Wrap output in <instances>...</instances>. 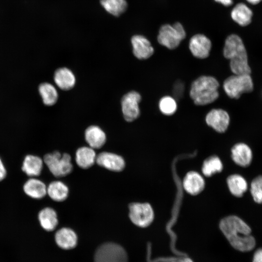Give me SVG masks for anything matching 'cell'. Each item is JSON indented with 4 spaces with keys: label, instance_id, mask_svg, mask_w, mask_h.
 Segmentation results:
<instances>
[{
    "label": "cell",
    "instance_id": "8",
    "mask_svg": "<svg viewBox=\"0 0 262 262\" xmlns=\"http://www.w3.org/2000/svg\"><path fill=\"white\" fill-rule=\"evenodd\" d=\"M129 217L136 226L146 228L154 219V212L148 203H132L129 205Z\"/></svg>",
    "mask_w": 262,
    "mask_h": 262
},
{
    "label": "cell",
    "instance_id": "24",
    "mask_svg": "<svg viewBox=\"0 0 262 262\" xmlns=\"http://www.w3.org/2000/svg\"><path fill=\"white\" fill-rule=\"evenodd\" d=\"M38 217L40 225L47 231L54 230L58 223L56 212L50 207L41 210L38 213Z\"/></svg>",
    "mask_w": 262,
    "mask_h": 262
},
{
    "label": "cell",
    "instance_id": "17",
    "mask_svg": "<svg viewBox=\"0 0 262 262\" xmlns=\"http://www.w3.org/2000/svg\"><path fill=\"white\" fill-rule=\"evenodd\" d=\"M183 186L188 193L192 195H196L201 193L204 189L205 181L197 172L190 171L184 178Z\"/></svg>",
    "mask_w": 262,
    "mask_h": 262
},
{
    "label": "cell",
    "instance_id": "33",
    "mask_svg": "<svg viewBox=\"0 0 262 262\" xmlns=\"http://www.w3.org/2000/svg\"><path fill=\"white\" fill-rule=\"evenodd\" d=\"M170 262H194L188 255L178 256H176L175 258Z\"/></svg>",
    "mask_w": 262,
    "mask_h": 262
},
{
    "label": "cell",
    "instance_id": "28",
    "mask_svg": "<svg viewBox=\"0 0 262 262\" xmlns=\"http://www.w3.org/2000/svg\"><path fill=\"white\" fill-rule=\"evenodd\" d=\"M223 167L222 162L218 157L212 156L203 162L202 171L205 176L210 177L215 173L221 172Z\"/></svg>",
    "mask_w": 262,
    "mask_h": 262
},
{
    "label": "cell",
    "instance_id": "36",
    "mask_svg": "<svg viewBox=\"0 0 262 262\" xmlns=\"http://www.w3.org/2000/svg\"><path fill=\"white\" fill-rule=\"evenodd\" d=\"M214 0L226 6H228L231 5L233 2V0Z\"/></svg>",
    "mask_w": 262,
    "mask_h": 262
},
{
    "label": "cell",
    "instance_id": "11",
    "mask_svg": "<svg viewBox=\"0 0 262 262\" xmlns=\"http://www.w3.org/2000/svg\"><path fill=\"white\" fill-rule=\"evenodd\" d=\"M189 48L194 57L198 59H205L210 54L212 43L210 39L205 35L197 34L191 38Z\"/></svg>",
    "mask_w": 262,
    "mask_h": 262
},
{
    "label": "cell",
    "instance_id": "9",
    "mask_svg": "<svg viewBox=\"0 0 262 262\" xmlns=\"http://www.w3.org/2000/svg\"><path fill=\"white\" fill-rule=\"evenodd\" d=\"M142 97L136 91H131L123 96L121 99V111L124 119L131 122L140 115L139 103Z\"/></svg>",
    "mask_w": 262,
    "mask_h": 262
},
{
    "label": "cell",
    "instance_id": "35",
    "mask_svg": "<svg viewBox=\"0 0 262 262\" xmlns=\"http://www.w3.org/2000/svg\"><path fill=\"white\" fill-rule=\"evenodd\" d=\"M6 175V170L1 159L0 158V181L3 180Z\"/></svg>",
    "mask_w": 262,
    "mask_h": 262
},
{
    "label": "cell",
    "instance_id": "23",
    "mask_svg": "<svg viewBox=\"0 0 262 262\" xmlns=\"http://www.w3.org/2000/svg\"><path fill=\"white\" fill-rule=\"evenodd\" d=\"M252 15L251 10L243 3L237 4L231 12L232 19L242 26H246L251 22Z\"/></svg>",
    "mask_w": 262,
    "mask_h": 262
},
{
    "label": "cell",
    "instance_id": "1",
    "mask_svg": "<svg viewBox=\"0 0 262 262\" xmlns=\"http://www.w3.org/2000/svg\"><path fill=\"white\" fill-rule=\"evenodd\" d=\"M219 227L230 245L236 250L248 252L255 246L256 241L251 234V228L240 217L234 215L226 216L221 219Z\"/></svg>",
    "mask_w": 262,
    "mask_h": 262
},
{
    "label": "cell",
    "instance_id": "31",
    "mask_svg": "<svg viewBox=\"0 0 262 262\" xmlns=\"http://www.w3.org/2000/svg\"><path fill=\"white\" fill-rule=\"evenodd\" d=\"M152 246L151 243H148L147 247L146 260L147 262H170L173 260L176 256L167 257H159L152 259Z\"/></svg>",
    "mask_w": 262,
    "mask_h": 262
},
{
    "label": "cell",
    "instance_id": "16",
    "mask_svg": "<svg viewBox=\"0 0 262 262\" xmlns=\"http://www.w3.org/2000/svg\"><path fill=\"white\" fill-rule=\"evenodd\" d=\"M84 137L89 146L93 149L101 148L106 141L105 132L97 125L88 127L85 131Z\"/></svg>",
    "mask_w": 262,
    "mask_h": 262
},
{
    "label": "cell",
    "instance_id": "29",
    "mask_svg": "<svg viewBox=\"0 0 262 262\" xmlns=\"http://www.w3.org/2000/svg\"><path fill=\"white\" fill-rule=\"evenodd\" d=\"M159 108L163 114L170 116L176 112L177 109V103L174 98L166 96L160 99Z\"/></svg>",
    "mask_w": 262,
    "mask_h": 262
},
{
    "label": "cell",
    "instance_id": "2",
    "mask_svg": "<svg viewBox=\"0 0 262 262\" xmlns=\"http://www.w3.org/2000/svg\"><path fill=\"white\" fill-rule=\"evenodd\" d=\"M223 55L229 60V66L233 74H250L246 49L242 39L232 34L227 37L223 48Z\"/></svg>",
    "mask_w": 262,
    "mask_h": 262
},
{
    "label": "cell",
    "instance_id": "32",
    "mask_svg": "<svg viewBox=\"0 0 262 262\" xmlns=\"http://www.w3.org/2000/svg\"><path fill=\"white\" fill-rule=\"evenodd\" d=\"M184 91V84L183 82L180 81H177L173 86V93L174 98L180 99L183 95Z\"/></svg>",
    "mask_w": 262,
    "mask_h": 262
},
{
    "label": "cell",
    "instance_id": "4",
    "mask_svg": "<svg viewBox=\"0 0 262 262\" xmlns=\"http://www.w3.org/2000/svg\"><path fill=\"white\" fill-rule=\"evenodd\" d=\"M223 87L229 98L238 99L243 94L251 92L254 83L250 74H233L224 81Z\"/></svg>",
    "mask_w": 262,
    "mask_h": 262
},
{
    "label": "cell",
    "instance_id": "7",
    "mask_svg": "<svg viewBox=\"0 0 262 262\" xmlns=\"http://www.w3.org/2000/svg\"><path fill=\"white\" fill-rule=\"evenodd\" d=\"M94 262H128V257L125 250L120 245L106 243L96 250Z\"/></svg>",
    "mask_w": 262,
    "mask_h": 262
},
{
    "label": "cell",
    "instance_id": "25",
    "mask_svg": "<svg viewBox=\"0 0 262 262\" xmlns=\"http://www.w3.org/2000/svg\"><path fill=\"white\" fill-rule=\"evenodd\" d=\"M38 91L43 103L51 106L57 102L59 95L55 86L49 82H43L39 86Z\"/></svg>",
    "mask_w": 262,
    "mask_h": 262
},
{
    "label": "cell",
    "instance_id": "30",
    "mask_svg": "<svg viewBox=\"0 0 262 262\" xmlns=\"http://www.w3.org/2000/svg\"><path fill=\"white\" fill-rule=\"evenodd\" d=\"M250 192L255 202L262 204V175H259L252 180Z\"/></svg>",
    "mask_w": 262,
    "mask_h": 262
},
{
    "label": "cell",
    "instance_id": "18",
    "mask_svg": "<svg viewBox=\"0 0 262 262\" xmlns=\"http://www.w3.org/2000/svg\"><path fill=\"white\" fill-rule=\"evenodd\" d=\"M55 240L57 245L61 248L70 249L76 246L78 238L72 229L67 228H63L56 232Z\"/></svg>",
    "mask_w": 262,
    "mask_h": 262
},
{
    "label": "cell",
    "instance_id": "6",
    "mask_svg": "<svg viewBox=\"0 0 262 262\" xmlns=\"http://www.w3.org/2000/svg\"><path fill=\"white\" fill-rule=\"evenodd\" d=\"M70 155H62L59 151L48 153L44 157L43 161L50 172L56 177H62L70 173L73 170Z\"/></svg>",
    "mask_w": 262,
    "mask_h": 262
},
{
    "label": "cell",
    "instance_id": "27",
    "mask_svg": "<svg viewBox=\"0 0 262 262\" xmlns=\"http://www.w3.org/2000/svg\"><path fill=\"white\" fill-rule=\"evenodd\" d=\"M100 2L106 11L116 16L124 13L128 6L125 0H100Z\"/></svg>",
    "mask_w": 262,
    "mask_h": 262
},
{
    "label": "cell",
    "instance_id": "15",
    "mask_svg": "<svg viewBox=\"0 0 262 262\" xmlns=\"http://www.w3.org/2000/svg\"><path fill=\"white\" fill-rule=\"evenodd\" d=\"M53 79L57 87L64 91L72 89L76 82L74 73L71 69L66 67L57 69L54 72Z\"/></svg>",
    "mask_w": 262,
    "mask_h": 262
},
{
    "label": "cell",
    "instance_id": "34",
    "mask_svg": "<svg viewBox=\"0 0 262 262\" xmlns=\"http://www.w3.org/2000/svg\"><path fill=\"white\" fill-rule=\"evenodd\" d=\"M253 262H262V248H259L255 252Z\"/></svg>",
    "mask_w": 262,
    "mask_h": 262
},
{
    "label": "cell",
    "instance_id": "20",
    "mask_svg": "<svg viewBox=\"0 0 262 262\" xmlns=\"http://www.w3.org/2000/svg\"><path fill=\"white\" fill-rule=\"evenodd\" d=\"M47 188L43 181L35 178L29 179L23 185L25 193L35 199H40L44 197L47 194Z\"/></svg>",
    "mask_w": 262,
    "mask_h": 262
},
{
    "label": "cell",
    "instance_id": "10",
    "mask_svg": "<svg viewBox=\"0 0 262 262\" xmlns=\"http://www.w3.org/2000/svg\"><path fill=\"white\" fill-rule=\"evenodd\" d=\"M206 124L216 131L225 132L229 125L230 116L228 113L222 109H213L206 115Z\"/></svg>",
    "mask_w": 262,
    "mask_h": 262
},
{
    "label": "cell",
    "instance_id": "5",
    "mask_svg": "<svg viewBox=\"0 0 262 262\" xmlns=\"http://www.w3.org/2000/svg\"><path fill=\"white\" fill-rule=\"evenodd\" d=\"M186 36L185 31L179 22L163 25L160 29L157 37L158 42L170 49L177 48Z\"/></svg>",
    "mask_w": 262,
    "mask_h": 262
},
{
    "label": "cell",
    "instance_id": "26",
    "mask_svg": "<svg viewBox=\"0 0 262 262\" xmlns=\"http://www.w3.org/2000/svg\"><path fill=\"white\" fill-rule=\"evenodd\" d=\"M47 194L53 200L61 202L65 200L68 194V188L63 182L54 181L47 188Z\"/></svg>",
    "mask_w": 262,
    "mask_h": 262
},
{
    "label": "cell",
    "instance_id": "13",
    "mask_svg": "<svg viewBox=\"0 0 262 262\" xmlns=\"http://www.w3.org/2000/svg\"><path fill=\"white\" fill-rule=\"evenodd\" d=\"M231 156L233 161L238 165L246 167L250 165L253 159V152L246 143L235 144L231 149Z\"/></svg>",
    "mask_w": 262,
    "mask_h": 262
},
{
    "label": "cell",
    "instance_id": "37",
    "mask_svg": "<svg viewBox=\"0 0 262 262\" xmlns=\"http://www.w3.org/2000/svg\"><path fill=\"white\" fill-rule=\"evenodd\" d=\"M262 0H246L247 2L252 4H256L259 3Z\"/></svg>",
    "mask_w": 262,
    "mask_h": 262
},
{
    "label": "cell",
    "instance_id": "14",
    "mask_svg": "<svg viewBox=\"0 0 262 262\" xmlns=\"http://www.w3.org/2000/svg\"><path fill=\"white\" fill-rule=\"evenodd\" d=\"M96 162L101 167L115 172L122 171L125 165L121 156L108 152H102L97 155Z\"/></svg>",
    "mask_w": 262,
    "mask_h": 262
},
{
    "label": "cell",
    "instance_id": "3",
    "mask_svg": "<svg viewBox=\"0 0 262 262\" xmlns=\"http://www.w3.org/2000/svg\"><path fill=\"white\" fill-rule=\"evenodd\" d=\"M219 83L216 78L203 75L191 84L190 96L196 105L203 106L213 102L219 97Z\"/></svg>",
    "mask_w": 262,
    "mask_h": 262
},
{
    "label": "cell",
    "instance_id": "19",
    "mask_svg": "<svg viewBox=\"0 0 262 262\" xmlns=\"http://www.w3.org/2000/svg\"><path fill=\"white\" fill-rule=\"evenodd\" d=\"M75 155L77 165L83 169L91 167L95 163L97 157L94 149L90 147L79 148L76 152Z\"/></svg>",
    "mask_w": 262,
    "mask_h": 262
},
{
    "label": "cell",
    "instance_id": "12",
    "mask_svg": "<svg viewBox=\"0 0 262 262\" xmlns=\"http://www.w3.org/2000/svg\"><path fill=\"white\" fill-rule=\"evenodd\" d=\"M132 52L134 56L141 60H146L153 54L154 49L150 41L141 35H135L131 39Z\"/></svg>",
    "mask_w": 262,
    "mask_h": 262
},
{
    "label": "cell",
    "instance_id": "21",
    "mask_svg": "<svg viewBox=\"0 0 262 262\" xmlns=\"http://www.w3.org/2000/svg\"><path fill=\"white\" fill-rule=\"evenodd\" d=\"M227 183L230 193L236 197H242L248 189L247 181L239 174L229 176L227 179Z\"/></svg>",
    "mask_w": 262,
    "mask_h": 262
},
{
    "label": "cell",
    "instance_id": "22",
    "mask_svg": "<svg viewBox=\"0 0 262 262\" xmlns=\"http://www.w3.org/2000/svg\"><path fill=\"white\" fill-rule=\"evenodd\" d=\"M43 165V161L41 158L33 155H28L24 159L21 168L28 176L35 177L40 174Z\"/></svg>",
    "mask_w": 262,
    "mask_h": 262
}]
</instances>
